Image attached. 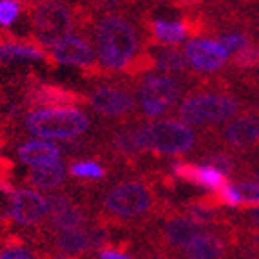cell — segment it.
<instances>
[{
	"label": "cell",
	"instance_id": "cell-15",
	"mask_svg": "<svg viewBox=\"0 0 259 259\" xmlns=\"http://www.w3.org/2000/svg\"><path fill=\"white\" fill-rule=\"evenodd\" d=\"M87 104L93 111L104 116H121L134 109V98L129 93L114 87H100L87 96Z\"/></svg>",
	"mask_w": 259,
	"mask_h": 259
},
{
	"label": "cell",
	"instance_id": "cell-12",
	"mask_svg": "<svg viewBox=\"0 0 259 259\" xmlns=\"http://www.w3.org/2000/svg\"><path fill=\"white\" fill-rule=\"evenodd\" d=\"M48 218V199L35 189L15 190L11 220L20 227H36Z\"/></svg>",
	"mask_w": 259,
	"mask_h": 259
},
{
	"label": "cell",
	"instance_id": "cell-4",
	"mask_svg": "<svg viewBox=\"0 0 259 259\" xmlns=\"http://www.w3.org/2000/svg\"><path fill=\"white\" fill-rule=\"evenodd\" d=\"M154 207V196L151 189L142 182H120L107 190L102 198V208L111 220L131 221L143 220Z\"/></svg>",
	"mask_w": 259,
	"mask_h": 259
},
{
	"label": "cell",
	"instance_id": "cell-26",
	"mask_svg": "<svg viewBox=\"0 0 259 259\" xmlns=\"http://www.w3.org/2000/svg\"><path fill=\"white\" fill-rule=\"evenodd\" d=\"M112 147L123 156H134V154H140V152H142L138 147V143H136L134 131H125V133L118 134L116 138L112 140Z\"/></svg>",
	"mask_w": 259,
	"mask_h": 259
},
{
	"label": "cell",
	"instance_id": "cell-5",
	"mask_svg": "<svg viewBox=\"0 0 259 259\" xmlns=\"http://www.w3.org/2000/svg\"><path fill=\"white\" fill-rule=\"evenodd\" d=\"M239 102L234 96L218 93H198L183 100L178 107V116L185 125L221 123L238 114Z\"/></svg>",
	"mask_w": 259,
	"mask_h": 259
},
{
	"label": "cell",
	"instance_id": "cell-6",
	"mask_svg": "<svg viewBox=\"0 0 259 259\" xmlns=\"http://www.w3.org/2000/svg\"><path fill=\"white\" fill-rule=\"evenodd\" d=\"M33 35L44 48H53L73 33L74 20L71 9L58 0H42L33 9Z\"/></svg>",
	"mask_w": 259,
	"mask_h": 259
},
{
	"label": "cell",
	"instance_id": "cell-10",
	"mask_svg": "<svg viewBox=\"0 0 259 259\" xmlns=\"http://www.w3.org/2000/svg\"><path fill=\"white\" fill-rule=\"evenodd\" d=\"M208 232V227L201 223H196L187 216H172L163 223L160 230V248L167 254V250H182L194 241L201 234Z\"/></svg>",
	"mask_w": 259,
	"mask_h": 259
},
{
	"label": "cell",
	"instance_id": "cell-30",
	"mask_svg": "<svg viewBox=\"0 0 259 259\" xmlns=\"http://www.w3.org/2000/svg\"><path fill=\"white\" fill-rule=\"evenodd\" d=\"M220 42L223 44V48L229 53H238V51H241L243 48H246V46H250L248 36L243 35V33H230V35H225L220 38Z\"/></svg>",
	"mask_w": 259,
	"mask_h": 259
},
{
	"label": "cell",
	"instance_id": "cell-21",
	"mask_svg": "<svg viewBox=\"0 0 259 259\" xmlns=\"http://www.w3.org/2000/svg\"><path fill=\"white\" fill-rule=\"evenodd\" d=\"M49 232L53 234H62V232H69V230L83 229L87 223V214L82 208L71 205L69 208H65L64 212L56 214V216L49 218Z\"/></svg>",
	"mask_w": 259,
	"mask_h": 259
},
{
	"label": "cell",
	"instance_id": "cell-3",
	"mask_svg": "<svg viewBox=\"0 0 259 259\" xmlns=\"http://www.w3.org/2000/svg\"><path fill=\"white\" fill-rule=\"evenodd\" d=\"M140 151L156 154H187L196 145V134L189 125L178 120H156L134 129Z\"/></svg>",
	"mask_w": 259,
	"mask_h": 259
},
{
	"label": "cell",
	"instance_id": "cell-17",
	"mask_svg": "<svg viewBox=\"0 0 259 259\" xmlns=\"http://www.w3.org/2000/svg\"><path fill=\"white\" fill-rule=\"evenodd\" d=\"M18 160L29 167H42V165L55 163L60 160V149L53 145L49 140H27L18 147Z\"/></svg>",
	"mask_w": 259,
	"mask_h": 259
},
{
	"label": "cell",
	"instance_id": "cell-23",
	"mask_svg": "<svg viewBox=\"0 0 259 259\" xmlns=\"http://www.w3.org/2000/svg\"><path fill=\"white\" fill-rule=\"evenodd\" d=\"M156 69L163 71V73H182L189 67V60L183 51L176 49L174 46L161 48L154 56Z\"/></svg>",
	"mask_w": 259,
	"mask_h": 259
},
{
	"label": "cell",
	"instance_id": "cell-14",
	"mask_svg": "<svg viewBox=\"0 0 259 259\" xmlns=\"http://www.w3.org/2000/svg\"><path fill=\"white\" fill-rule=\"evenodd\" d=\"M51 58L60 65H76V67H87L95 64L96 53L91 44L83 40L82 36L69 35L62 42L51 48Z\"/></svg>",
	"mask_w": 259,
	"mask_h": 259
},
{
	"label": "cell",
	"instance_id": "cell-8",
	"mask_svg": "<svg viewBox=\"0 0 259 259\" xmlns=\"http://www.w3.org/2000/svg\"><path fill=\"white\" fill-rule=\"evenodd\" d=\"M182 85L167 74H149L138 89V102L145 116H161L176 104Z\"/></svg>",
	"mask_w": 259,
	"mask_h": 259
},
{
	"label": "cell",
	"instance_id": "cell-20",
	"mask_svg": "<svg viewBox=\"0 0 259 259\" xmlns=\"http://www.w3.org/2000/svg\"><path fill=\"white\" fill-rule=\"evenodd\" d=\"M46 56L35 46H26V44L15 42H0V62L9 64V62H40Z\"/></svg>",
	"mask_w": 259,
	"mask_h": 259
},
{
	"label": "cell",
	"instance_id": "cell-32",
	"mask_svg": "<svg viewBox=\"0 0 259 259\" xmlns=\"http://www.w3.org/2000/svg\"><path fill=\"white\" fill-rule=\"evenodd\" d=\"M205 163L216 167L218 170H221L223 174H230L234 170V161L229 154H220V152L208 154L207 158H205Z\"/></svg>",
	"mask_w": 259,
	"mask_h": 259
},
{
	"label": "cell",
	"instance_id": "cell-1",
	"mask_svg": "<svg viewBox=\"0 0 259 259\" xmlns=\"http://www.w3.org/2000/svg\"><path fill=\"white\" fill-rule=\"evenodd\" d=\"M138 48L136 29L125 18L109 15L96 24L95 53L104 69L121 71L129 67L138 55Z\"/></svg>",
	"mask_w": 259,
	"mask_h": 259
},
{
	"label": "cell",
	"instance_id": "cell-35",
	"mask_svg": "<svg viewBox=\"0 0 259 259\" xmlns=\"http://www.w3.org/2000/svg\"><path fill=\"white\" fill-rule=\"evenodd\" d=\"M246 245L250 246V248H254V250L259 254V229L252 230L250 236H248V243H246Z\"/></svg>",
	"mask_w": 259,
	"mask_h": 259
},
{
	"label": "cell",
	"instance_id": "cell-9",
	"mask_svg": "<svg viewBox=\"0 0 259 259\" xmlns=\"http://www.w3.org/2000/svg\"><path fill=\"white\" fill-rule=\"evenodd\" d=\"M183 53L189 60V65H192L196 71H201V73H212V71L221 69L230 56V53L223 48L220 40L208 38L190 40Z\"/></svg>",
	"mask_w": 259,
	"mask_h": 259
},
{
	"label": "cell",
	"instance_id": "cell-25",
	"mask_svg": "<svg viewBox=\"0 0 259 259\" xmlns=\"http://www.w3.org/2000/svg\"><path fill=\"white\" fill-rule=\"evenodd\" d=\"M239 196L241 207L254 208L259 207V183L257 182H238L234 183Z\"/></svg>",
	"mask_w": 259,
	"mask_h": 259
},
{
	"label": "cell",
	"instance_id": "cell-31",
	"mask_svg": "<svg viewBox=\"0 0 259 259\" xmlns=\"http://www.w3.org/2000/svg\"><path fill=\"white\" fill-rule=\"evenodd\" d=\"M46 199H48V216H56V214H60V212H64L65 208H69L71 205V199L67 198V196L64 194H49L46 196Z\"/></svg>",
	"mask_w": 259,
	"mask_h": 259
},
{
	"label": "cell",
	"instance_id": "cell-7",
	"mask_svg": "<svg viewBox=\"0 0 259 259\" xmlns=\"http://www.w3.org/2000/svg\"><path fill=\"white\" fill-rule=\"evenodd\" d=\"M109 230L102 225L89 227V229H76L69 232L55 234L51 245L58 257L64 259H82L95 250H102L109 246Z\"/></svg>",
	"mask_w": 259,
	"mask_h": 259
},
{
	"label": "cell",
	"instance_id": "cell-29",
	"mask_svg": "<svg viewBox=\"0 0 259 259\" xmlns=\"http://www.w3.org/2000/svg\"><path fill=\"white\" fill-rule=\"evenodd\" d=\"M15 190L11 189L8 182L0 178V221L11 218V208H13Z\"/></svg>",
	"mask_w": 259,
	"mask_h": 259
},
{
	"label": "cell",
	"instance_id": "cell-27",
	"mask_svg": "<svg viewBox=\"0 0 259 259\" xmlns=\"http://www.w3.org/2000/svg\"><path fill=\"white\" fill-rule=\"evenodd\" d=\"M18 0H0V27H11L20 17Z\"/></svg>",
	"mask_w": 259,
	"mask_h": 259
},
{
	"label": "cell",
	"instance_id": "cell-19",
	"mask_svg": "<svg viewBox=\"0 0 259 259\" xmlns=\"http://www.w3.org/2000/svg\"><path fill=\"white\" fill-rule=\"evenodd\" d=\"M80 102L74 93L65 91L60 87L42 85L31 93V104L40 105V107H65V105Z\"/></svg>",
	"mask_w": 259,
	"mask_h": 259
},
{
	"label": "cell",
	"instance_id": "cell-2",
	"mask_svg": "<svg viewBox=\"0 0 259 259\" xmlns=\"http://www.w3.org/2000/svg\"><path fill=\"white\" fill-rule=\"evenodd\" d=\"M91 125L87 114L73 105L38 107L26 116V129L40 140H69L83 134Z\"/></svg>",
	"mask_w": 259,
	"mask_h": 259
},
{
	"label": "cell",
	"instance_id": "cell-24",
	"mask_svg": "<svg viewBox=\"0 0 259 259\" xmlns=\"http://www.w3.org/2000/svg\"><path fill=\"white\" fill-rule=\"evenodd\" d=\"M69 174L78 180H102L105 178V168L93 160H78L69 165Z\"/></svg>",
	"mask_w": 259,
	"mask_h": 259
},
{
	"label": "cell",
	"instance_id": "cell-18",
	"mask_svg": "<svg viewBox=\"0 0 259 259\" xmlns=\"http://www.w3.org/2000/svg\"><path fill=\"white\" fill-rule=\"evenodd\" d=\"M65 180V167L60 160L55 163L33 167L27 174V183L38 190H53L60 187Z\"/></svg>",
	"mask_w": 259,
	"mask_h": 259
},
{
	"label": "cell",
	"instance_id": "cell-33",
	"mask_svg": "<svg viewBox=\"0 0 259 259\" xmlns=\"http://www.w3.org/2000/svg\"><path fill=\"white\" fill-rule=\"evenodd\" d=\"M98 259H133L125 250H121L118 246H105L98 250Z\"/></svg>",
	"mask_w": 259,
	"mask_h": 259
},
{
	"label": "cell",
	"instance_id": "cell-13",
	"mask_svg": "<svg viewBox=\"0 0 259 259\" xmlns=\"http://www.w3.org/2000/svg\"><path fill=\"white\" fill-rule=\"evenodd\" d=\"M170 170H172L174 178H178V180H183V182L190 183V185L212 190V192H218L227 183L225 174L208 163L194 165L185 163V161H174Z\"/></svg>",
	"mask_w": 259,
	"mask_h": 259
},
{
	"label": "cell",
	"instance_id": "cell-28",
	"mask_svg": "<svg viewBox=\"0 0 259 259\" xmlns=\"http://www.w3.org/2000/svg\"><path fill=\"white\" fill-rule=\"evenodd\" d=\"M234 64L241 67V69H252L259 65V48L255 46H246L241 51L236 53L234 56Z\"/></svg>",
	"mask_w": 259,
	"mask_h": 259
},
{
	"label": "cell",
	"instance_id": "cell-11",
	"mask_svg": "<svg viewBox=\"0 0 259 259\" xmlns=\"http://www.w3.org/2000/svg\"><path fill=\"white\" fill-rule=\"evenodd\" d=\"M232 248V238L208 230L190 241L176 255H170V259H229Z\"/></svg>",
	"mask_w": 259,
	"mask_h": 259
},
{
	"label": "cell",
	"instance_id": "cell-16",
	"mask_svg": "<svg viewBox=\"0 0 259 259\" xmlns=\"http://www.w3.org/2000/svg\"><path fill=\"white\" fill-rule=\"evenodd\" d=\"M223 136L229 145L236 149H248L259 143V116L257 114H245L234 118L225 127Z\"/></svg>",
	"mask_w": 259,
	"mask_h": 259
},
{
	"label": "cell",
	"instance_id": "cell-22",
	"mask_svg": "<svg viewBox=\"0 0 259 259\" xmlns=\"http://www.w3.org/2000/svg\"><path fill=\"white\" fill-rule=\"evenodd\" d=\"M152 35L158 42L165 46H176L187 38V26L180 20H154L152 24Z\"/></svg>",
	"mask_w": 259,
	"mask_h": 259
},
{
	"label": "cell",
	"instance_id": "cell-34",
	"mask_svg": "<svg viewBox=\"0 0 259 259\" xmlns=\"http://www.w3.org/2000/svg\"><path fill=\"white\" fill-rule=\"evenodd\" d=\"M243 220H245V223L248 225L250 230L259 229V207L246 208V210L243 212Z\"/></svg>",
	"mask_w": 259,
	"mask_h": 259
}]
</instances>
